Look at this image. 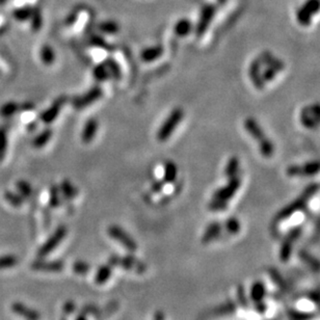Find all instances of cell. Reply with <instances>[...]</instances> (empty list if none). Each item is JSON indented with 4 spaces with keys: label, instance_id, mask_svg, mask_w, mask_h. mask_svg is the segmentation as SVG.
<instances>
[{
    "label": "cell",
    "instance_id": "cell-1",
    "mask_svg": "<svg viewBox=\"0 0 320 320\" xmlns=\"http://www.w3.org/2000/svg\"><path fill=\"white\" fill-rule=\"evenodd\" d=\"M285 69L284 62L270 51L258 55L248 67V78L257 90H263Z\"/></svg>",
    "mask_w": 320,
    "mask_h": 320
},
{
    "label": "cell",
    "instance_id": "cell-2",
    "mask_svg": "<svg viewBox=\"0 0 320 320\" xmlns=\"http://www.w3.org/2000/svg\"><path fill=\"white\" fill-rule=\"evenodd\" d=\"M244 129L247 134L256 141L259 152L263 157L270 158L275 154V145L273 140L269 137V135H266L260 123L255 118L248 117L244 120Z\"/></svg>",
    "mask_w": 320,
    "mask_h": 320
},
{
    "label": "cell",
    "instance_id": "cell-3",
    "mask_svg": "<svg viewBox=\"0 0 320 320\" xmlns=\"http://www.w3.org/2000/svg\"><path fill=\"white\" fill-rule=\"evenodd\" d=\"M241 176L228 178V182L221 188L215 191L209 203V208L212 211H223L227 208L228 203L232 199L241 186Z\"/></svg>",
    "mask_w": 320,
    "mask_h": 320
},
{
    "label": "cell",
    "instance_id": "cell-4",
    "mask_svg": "<svg viewBox=\"0 0 320 320\" xmlns=\"http://www.w3.org/2000/svg\"><path fill=\"white\" fill-rule=\"evenodd\" d=\"M318 188H319L318 185L315 183L306 187L297 199H295L291 204H289L286 208H284L279 213L277 222H282L284 220H287L289 217L294 215V213H296L297 211L303 210L307 206L308 202L314 197V194L318 191Z\"/></svg>",
    "mask_w": 320,
    "mask_h": 320
},
{
    "label": "cell",
    "instance_id": "cell-5",
    "mask_svg": "<svg viewBox=\"0 0 320 320\" xmlns=\"http://www.w3.org/2000/svg\"><path fill=\"white\" fill-rule=\"evenodd\" d=\"M299 123L308 130H316L320 127V103L307 104L299 112Z\"/></svg>",
    "mask_w": 320,
    "mask_h": 320
},
{
    "label": "cell",
    "instance_id": "cell-6",
    "mask_svg": "<svg viewBox=\"0 0 320 320\" xmlns=\"http://www.w3.org/2000/svg\"><path fill=\"white\" fill-rule=\"evenodd\" d=\"M183 117H184V113L180 108L174 109L169 115V117L165 120L163 125L158 129L157 139L159 141H162V143L168 140L172 136L173 132L176 130L178 125L181 123Z\"/></svg>",
    "mask_w": 320,
    "mask_h": 320
},
{
    "label": "cell",
    "instance_id": "cell-7",
    "mask_svg": "<svg viewBox=\"0 0 320 320\" xmlns=\"http://www.w3.org/2000/svg\"><path fill=\"white\" fill-rule=\"evenodd\" d=\"M320 173V159L310 160L304 164L289 166L286 174L290 178H309Z\"/></svg>",
    "mask_w": 320,
    "mask_h": 320
},
{
    "label": "cell",
    "instance_id": "cell-8",
    "mask_svg": "<svg viewBox=\"0 0 320 320\" xmlns=\"http://www.w3.org/2000/svg\"><path fill=\"white\" fill-rule=\"evenodd\" d=\"M320 11V0H307L296 12V20L301 26L311 24L313 16Z\"/></svg>",
    "mask_w": 320,
    "mask_h": 320
},
{
    "label": "cell",
    "instance_id": "cell-9",
    "mask_svg": "<svg viewBox=\"0 0 320 320\" xmlns=\"http://www.w3.org/2000/svg\"><path fill=\"white\" fill-rule=\"evenodd\" d=\"M108 233L113 239L119 241L120 244H122L124 247H126L127 250H129L130 252L136 251V248H137L136 242L121 227H119L117 225H112L108 229Z\"/></svg>",
    "mask_w": 320,
    "mask_h": 320
},
{
    "label": "cell",
    "instance_id": "cell-10",
    "mask_svg": "<svg viewBox=\"0 0 320 320\" xmlns=\"http://www.w3.org/2000/svg\"><path fill=\"white\" fill-rule=\"evenodd\" d=\"M66 234H67V228L65 226L59 227L56 230V232L53 233V235L51 237H49L48 240L40 247V250L38 252L39 258H43V257L47 256L48 254H50L62 242V240L65 238Z\"/></svg>",
    "mask_w": 320,
    "mask_h": 320
},
{
    "label": "cell",
    "instance_id": "cell-11",
    "mask_svg": "<svg viewBox=\"0 0 320 320\" xmlns=\"http://www.w3.org/2000/svg\"><path fill=\"white\" fill-rule=\"evenodd\" d=\"M110 264L111 266H116L120 265L123 269L125 270H135L137 273L141 274L146 271V265L136 260V258H133L131 256H126V257H119V256H113L110 259Z\"/></svg>",
    "mask_w": 320,
    "mask_h": 320
},
{
    "label": "cell",
    "instance_id": "cell-12",
    "mask_svg": "<svg viewBox=\"0 0 320 320\" xmlns=\"http://www.w3.org/2000/svg\"><path fill=\"white\" fill-rule=\"evenodd\" d=\"M101 97H102V90L100 87L96 86V87L92 88V90L88 91L87 93H85L84 95L76 98L74 101V106L76 109L81 110L83 108H86V106H88V105L93 104Z\"/></svg>",
    "mask_w": 320,
    "mask_h": 320
},
{
    "label": "cell",
    "instance_id": "cell-13",
    "mask_svg": "<svg viewBox=\"0 0 320 320\" xmlns=\"http://www.w3.org/2000/svg\"><path fill=\"white\" fill-rule=\"evenodd\" d=\"M215 14H216V9L212 6H207L203 8L200 15V19L197 24V28H195V31H197L198 35H202L207 30V28L209 27L210 23L213 20Z\"/></svg>",
    "mask_w": 320,
    "mask_h": 320
},
{
    "label": "cell",
    "instance_id": "cell-14",
    "mask_svg": "<svg viewBox=\"0 0 320 320\" xmlns=\"http://www.w3.org/2000/svg\"><path fill=\"white\" fill-rule=\"evenodd\" d=\"M31 269L39 272H62L64 269V262L62 261H42L38 260L31 264Z\"/></svg>",
    "mask_w": 320,
    "mask_h": 320
},
{
    "label": "cell",
    "instance_id": "cell-15",
    "mask_svg": "<svg viewBox=\"0 0 320 320\" xmlns=\"http://www.w3.org/2000/svg\"><path fill=\"white\" fill-rule=\"evenodd\" d=\"M64 104H65L64 98H59L58 100H56L55 103H53L49 109H47L44 113H42L41 115L42 122H44L45 124H50L55 121L60 115Z\"/></svg>",
    "mask_w": 320,
    "mask_h": 320
},
{
    "label": "cell",
    "instance_id": "cell-16",
    "mask_svg": "<svg viewBox=\"0 0 320 320\" xmlns=\"http://www.w3.org/2000/svg\"><path fill=\"white\" fill-rule=\"evenodd\" d=\"M98 128H99V123L96 119H90L85 122L83 129L81 131V140L84 144H90L91 141L96 137Z\"/></svg>",
    "mask_w": 320,
    "mask_h": 320
},
{
    "label": "cell",
    "instance_id": "cell-17",
    "mask_svg": "<svg viewBox=\"0 0 320 320\" xmlns=\"http://www.w3.org/2000/svg\"><path fill=\"white\" fill-rule=\"evenodd\" d=\"M12 310L17 315L22 316L26 320H40V314L35 310H32L21 303H15L12 306Z\"/></svg>",
    "mask_w": 320,
    "mask_h": 320
},
{
    "label": "cell",
    "instance_id": "cell-18",
    "mask_svg": "<svg viewBox=\"0 0 320 320\" xmlns=\"http://www.w3.org/2000/svg\"><path fill=\"white\" fill-rule=\"evenodd\" d=\"M164 49L162 46H152L144 49L140 53V59L146 63L155 62L157 59L163 56Z\"/></svg>",
    "mask_w": 320,
    "mask_h": 320
},
{
    "label": "cell",
    "instance_id": "cell-19",
    "mask_svg": "<svg viewBox=\"0 0 320 320\" xmlns=\"http://www.w3.org/2000/svg\"><path fill=\"white\" fill-rule=\"evenodd\" d=\"M225 176L228 178H232L240 175V160L236 156H232L225 167Z\"/></svg>",
    "mask_w": 320,
    "mask_h": 320
},
{
    "label": "cell",
    "instance_id": "cell-20",
    "mask_svg": "<svg viewBox=\"0 0 320 320\" xmlns=\"http://www.w3.org/2000/svg\"><path fill=\"white\" fill-rule=\"evenodd\" d=\"M222 232V225L220 223H211L207 229L205 230L204 236L202 238V241L204 243H207L213 239H216Z\"/></svg>",
    "mask_w": 320,
    "mask_h": 320
},
{
    "label": "cell",
    "instance_id": "cell-21",
    "mask_svg": "<svg viewBox=\"0 0 320 320\" xmlns=\"http://www.w3.org/2000/svg\"><path fill=\"white\" fill-rule=\"evenodd\" d=\"M192 30V24L187 19H181L175 24L174 31L178 37H186Z\"/></svg>",
    "mask_w": 320,
    "mask_h": 320
},
{
    "label": "cell",
    "instance_id": "cell-22",
    "mask_svg": "<svg viewBox=\"0 0 320 320\" xmlns=\"http://www.w3.org/2000/svg\"><path fill=\"white\" fill-rule=\"evenodd\" d=\"M40 58L42 63L46 66L53 65L56 62V52L52 47H50L49 45H45L40 51Z\"/></svg>",
    "mask_w": 320,
    "mask_h": 320
},
{
    "label": "cell",
    "instance_id": "cell-23",
    "mask_svg": "<svg viewBox=\"0 0 320 320\" xmlns=\"http://www.w3.org/2000/svg\"><path fill=\"white\" fill-rule=\"evenodd\" d=\"M52 133H53L52 130H50L48 128L43 130L41 133H39L37 136L34 137V139L32 141L33 147L37 148V149H41V148L45 147L48 144V141L51 139Z\"/></svg>",
    "mask_w": 320,
    "mask_h": 320
},
{
    "label": "cell",
    "instance_id": "cell-24",
    "mask_svg": "<svg viewBox=\"0 0 320 320\" xmlns=\"http://www.w3.org/2000/svg\"><path fill=\"white\" fill-rule=\"evenodd\" d=\"M178 175V168L173 162H168L165 166L164 178L165 181L168 183H173L177 179Z\"/></svg>",
    "mask_w": 320,
    "mask_h": 320
},
{
    "label": "cell",
    "instance_id": "cell-25",
    "mask_svg": "<svg viewBox=\"0 0 320 320\" xmlns=\"http://www.w3.org/2000/svg\"><path fill=\"white\" fill-rule=\"evenodd\" d=\"M112 276V268L109 265H103L98 270L97 274H96V283L99 284V285H102L105 282H108L109 279Z\"/></svg>",
    "mask_w": 320,
    "mask_h": 320
},
{
    "label": "cell",
    "instance_id": "cell-26",
    "mask_svg": "<svg viewBox=\"0 0 320 320\" xmlns=\"http://www.w3.org/2000/svg\"><path fill=\"white\" fill-rule=\"evenodd\" d=\"M61 191L67 199H73L76 197L77 189L68 180H65L61 184Z\"/></svg>",
    "mask_w": 320,
    "mask_h": 320
},
{
    "label": "cell",
    "instance_id": "cell-27",
    "mask_svg": "<svg viewBox=\"0 0 320 320\" xmlns=\"http://www.w3.org/2000/svg\"><path fill=\"white\" fill-rule=\"evenodd\" d=\"M8 148V131L7 128L0 127V163L3 162Z\"/></svg>",
    "mask_w": 320,
    "mask_h": 320
},
{
    "label": "cell",
    "instance_id": "cell-28",
    "mask_svg": "<svg viewBox=\"0 0 320 320\" xmlns=\"http://www.w3.org/2000/svg\"><path fill=\"white\" fill-rule=\"evenodd\" d=\"M94 76L98 81H104L111 77L109 69L105 64H100L94 69Z\"/></svg>",
    "mask_w": 320,
    "mask_h": 320
},
{
    "label": "cell",
    "instance_id": "cell-29",
    "mask_svg": "<svg viewBox=\"0 0 320 320\" xmlns=\"http://www.w3.org/2000/svg\"><path fill=\"white\" fill-rule=\"evenodd\" d=\"M18 264V259L13 255H6L0 257V270L12 269Z\"/></svg>",
    "mask_w": 320,
    "mask_h": 320
},
{
    "label": "cell",
    "instance_id": "cell-30",
    "mask_svg": "<svg viewBox=\"0 0 320 320\" xmlns=\"http://www.w3.org/2000/svg\"><path fill=\"white\" fill-rule=\"evenodd\" d=\"M5 198L14 207H20L23 204V198L21 195L12 191H7L5 193Z\"/></svg>",
    "mask_w": 320,
    "mask_h": 320
},
{
    "label": "cell",
    "instance_id": "cell-31",
    "mask_svg": "<svg viewBox=\"0 0 320 320\" xmlns=\"http://www.w3.org/2000/svg\"><path fill=\"white\" fill-rule=\"evenodd\" d=\"M18 110H19V105L16 102H8L0 109V115L3 117H10L14 115Z\"/></svg>",
    "mask_w": 320,
    "mask_h": 320
},
{
    "label": "cell",
    "instance_id": "cell-32",
    "mask_svg": "<svg viewBox=\"0 0 320 320\" xmlns=\"http://www.w3.org/2000/svg\"><path fill=\"white\" fill-rule=\"evenodd\" d=\"M16 186H17V189H18V191H19V194L21 195V197L29 198L31 195L32 188L28 182L21 180L19 182H17Z\"/></svg>",
    "mask_w": 320,
    "mask_h": 320
},
{
    "label": "cell",
    "instance_id": "cell-33",
    "mask_svg": "<svg viewBox=\"0 0 320 320\" xmlns=\"http://www.w3.org/2000/svg\"><path fill=\"white\" fill-rule=\"evenodd\" d=\"M31 14H32V11L29 8H23V9L16 10L14 12V17L15 19L19 21H26L30 19Z\"/></svg>",
    "mask_w": 320,
    "mask_h": 320
},
{
    "label": "cell",
    "instance_id": "cell-34",
    "mask_svg": "<svg viewBox=\"0 0 320 320\" xmlns=\"http://www.w3.org/2000/svg\"><path fill=\"white\" fill-rule=\"evenodd\" d=\"M31 26H32V29L33 30H39L42 26V22H43V19H42V15L40 13L39 10H34L31 14Z\"/></svg>",
    "mask_w": 320,
    "mask_h": 320
},
{
    "label": "cell",
    "instance_id": "cell-35",
    "mask_svg": "<svg viewBox=\"0 0 320 320\" xmlns=\"http://www.w3.org/2000/svg\"><path fill=\"white\" fill-rule=\"evenodd\" d=\"M100 30L104 33H109V34H114L117 33L119 31V26L117 23L113 22V21H106L103 22L102 24H100L99 26Z\"/></svg>",
    "mask_w": 320,
    "mask_h": 320
},
{
    "label": "cell",
    "instance_id": "cell-36",
    "mask_svg": "<svg viewBox=\"0 0 320 320\" xmlns=\"http://www.w3.org/2000/svg\"><path fill=\"white\" fill-rule=\"evenodd\" d=\"M49 203L51 207H58L61 205V199H60V189L57 186H52L50 189V200Z\"/></svg>",
    "mask_w": 320,
    "mask_h": 320
},
{
    "label": "cell",
    "instance_id": "cell-37",
    "mask_svg": "<svg viewBox=\"0 0 320 320\" xmlns=\"http://www.w3.org/2000/svg\"><path fill=\"white\" fill-rule=\"evenodd\" d=\"M105 65H106V67H108L110 75L112 77H114L115 79H119L121 77V71H120V68L116 62L110 60L108 63H105Z\"/></svg>",
    "mask_w": 320,
    "mask_h": 320
},
{
    "label": "cell",
    "instance_id": "cell-38",
    "mask_svg": "<svg viewBox=\"0 0 320 320\" xmlns=\"http://www.w3.org/2000/svg\"><path fill=\"white\" fill-rule=\"evenodd\" d=\"M226 229L229 233L231 234H235L237 233L239 229H240V224L238 222V220L232 218V219H229L226 223Z\"/></svg>",
    "mask_w": 320,
    "mask_h": 320
},
{
    "label": "cell",
    "instance_id": "cell-39",
    "mask_svg": "<svg viewBox=\"0 0 320 320\" xmlns=\"http://www.w3.org/2000/svg\"><path fill=\"white\" fill-rule=\"evenodd\" d=\"M73 271L78 275H85L90 271V265L83 261H77L73 264Z\"/></svg>",
    "mask_w": 320,
    "mask_h": 320
},
{
    "label": "cell",
    "instance_id": "cell-40",
    "mask_svg": "<svg viewBox=\"0 0 320 320\" xmlns=\"http://www.w3.org/2000/svg\"><path fill=\"white\" fill-rule=\"evenodd\" d=\"M74 309H75V305H74V303H72V301H68V303L64 307L65 312L68 313V314L72 313L74 311Z\"/></svg>",
    "mask_w": 320,
    "mask_h": 320
},
{
    "label": "cell",
    "instance_id": "cell-41",
    "mask_svg": "<svg viewBox=\"0 0 320 320\" xmlns=\"http://www.w3.org/2000/svg\"><path fill=\"white\" fill-rule=\"evenodd\" d=\"M163 187H164V184H163L162 182H155V183L152 185V189H153L154 191L162 190Z\"/></svg>",
    "mask_w": 320,
    "mask_h": 320
},
{
    "label": "cell",
    "instance_id": "cell-42",
    "mask_svg": "<svg viewBox=\"0 0 320 320\" xmlns=\"http://www.w3.org/2000/svg\"><path fill=\"white\" fill-rule=\"evenodd\" d=\"M154 320H165V316L162 312H157L155 315V319Z\"/></svg>",
    "mask_w": 320,
    "mask_h": 320
},
{
    "label": "cell",
    "instance_id": "cell-43",
    "mask_svg": "<svg viewBox=\"0 0 320 320\" xmlns=\"http://www.w3.org/2000/svg\"><path fill=\"white\" fill-rule=\"evenodd\" d=\"M76 320H86V317H85V315L83 316V315H79L77 318H76Z\"/></svg>",
    "mask_w": 320,
    "mask_h": 320
}]
</instances>
